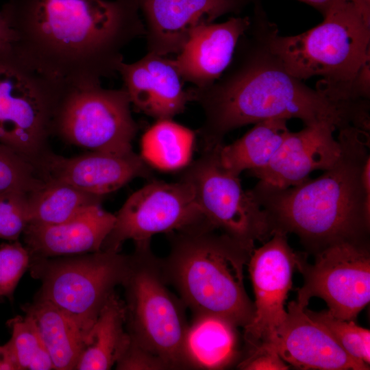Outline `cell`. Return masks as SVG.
<instances>
[{
	"instance_id": "6da1fadb",
	"label": "cell",
	"mask_w": 370,
	"mask_h": 370,
	"mask_svg": "<svg viewBox=\"0 0 370 370\" xmlns=\"http://www.w3.org/2000/svg\"><path fill=\"white\" fill-rule=\"evenodd\" d=\"M0 10L14 53L70 87L114 76L124 48L145 35L137 0H9Z\"/></svg>"
},
{
	"instance_id": "7a4b0ae2",
	"label": "cell",
	"mask_w": 370,
	"mask_h": 370,
	"mask_svg": "<svg viewBox=\"0 0 370 370\" xmlns=\"http://www.w3.org/2000/svg\"><path fill=\"white\" fill-rule=\"evenodd\" d=\"M271 23L261 7H255L227 71L209 86L188 88L190 101L204 112L198 130L203 149L222 144L233 130L273 118L298 119L306 126H350L345 106L330 102L285 69L269 45Z\"/></svg>"
},
{
	"instance_id": "3957f363",
	"label": "cell",
	"mask_w": 370,
	"mask_h": 370,
	"mask_svg": "<svg viewBox=\"0 0 370 370\" xmlns=\"http://www.w3.org/2000/svg\"><path fill=\"white\" fill-rule=\"evenodd\" d=\"M341 154L315 179L278 188L258 182L251 192L265 211L272 234H296L312 254L342 242H369L370 134L339 130Z\"/></svg>"
},
{
	"instance_id": "277c9868",
	"label": "cell",
	"mask_w": 370,
	"mask_h": 370,
	"mask_svg": "<svg viewBox=\"0 0 370 370\" xmlns=\"http://www.w3.org/2000/svg\"><path fill=\"white\" fill-rule=\"evenodd\" d=\"M169 234L170 251L160 258L167 285L193 315L221 316L244 328L255 314L244 285V268L255 247L210 225Z\"/></svg>"
},
{
	"instance_id": "5b68a950",
	"label": "cell",
	"mask_w": 370,
	"mask_h": 370,
	"mask_svg": "<svg viewBox=\"0 0 370 370\" xmlns=\"http://www.w3.org/2000/svg\"><path fill=\"white\" fill-rule=\"evenodd\" d=\"M316 27L295 36H280L272 23L271 51L285 69L299 80L322 76L323 82H351L370 58V20L351 2L339 1Z\"/></svg>"
},
{
	"instance_id": "8992f818",
	"label": "cell",
	"mask_w": 370,
	"mask_h": 370,
	"mask_svg": "<svg viewBox=\"0 0 370 370\" xmlns=\"http://www.w3.org/2000/svg\"><path fill=\"white\" fill-rule=\"evenodd\" d=\"M122 283L125 330L130 339L160 358L169 369H188L185 341L189 323L180 297L168 288L151 241L136 243Z\"/></svg>"
},
{
	"instance_id": "52a82bcc",
	"label": "cell",
	"mask_w": 370,
	"mask_h": 370,
	"mask_svg": "<svg viewBox=\"0 0 370 370\" xmlns=\"http://www.w3.org/2000/svg\"><path fill=\"white\" fill-rule=\"evenodd\" d=\"M71 87L25 63L10 43L0 45V143L36 166L48 152L60 103Z\"/></svg>"
},
{
	"instance_id": "ba28073f",
	"label": "cell",
	"mask_w": 370,
	"mask_h": 370,
	"mask_svg": "<svg viewBox=\"0 0 370 370\" xmlns=\"http://www.w3.org/2000/svg\"><path fill=\"white\" fill-rule=\"evenodd\" d=\"M130 260V255L109 250L30 259L31 275L41 282L36 298L66 314L86 340L103 306L124 281Z\"/></svg>"
},
{
	"instance_id": "9c48e42d",
	"label": "cell",
	"mask_w": 370,
	"mask_h": 370,
	"mask_svg": "<svg viewBox=\"0 0 370 370\" xmlns=\"http://www.w3.org/2000/svg\"><path fill=\"white\" fill-rule=\"evenodd\" d=\"M131 104L123 88L106 89L101 84L71 87L58 107L54 134L91 151L130 154L138 132Z\"/></svg>"
},
{
	"instance_id": "30bf717a",
	"label": "cell",
	"mask_w": 370,
	"mask_h": 370,
	"mask_svg": "<svg viewBox=\"0 0 370 370\" xmlns=\"http://www.w3.org/2000/svg\"><path fill=\"white\" fill-rule=\"evenodd\" d=\"M180 179L190 184L199 208L216 230L251 247L272 236L265 211L251 190L243 188L239 176L221 165L217 146L203 149Z\"/></svg>"
},
{
	"instance_id": "8fae6325",
	"label": "cell",
	"mask_w": 370,
	"mask_h": 370,
	"mask_svg": "<svg viewBox=\"0 0 370 370\" xmlns=\"http://www.w3.org/2000/svg\"><path fill=\"white\" fill-rule=\"evenodd\" d=\"M210 225L187 182L152 181L132 193L115 214L101 250L120 251L123 243L151 241L157 234Z\"/></svg>"
},
{
	"instance_id": "7c38bea8",
	"label": "cell",
	"mask_w": 370,
	"mask_h": 370,
	"mask_svg": "<svg viewBox=\"0 0 370 370\" xmlns=\"http://www.w3.org/2000/svg\"><path fill=\"white\" fill-rule=\"evenodd\" d=\"M309 264L304 258L297 269L304 285L296 302L306 308L312 297L323 299L335 317L355 321L370 301L369 242H342L314 254Z\"/></svg>"
},
{
	"instance_id": "4fadbf2b",
	"label": "cell",
	"mask_w": 370,
	"mask_h": 370,
	"mask_svg": "<svg viewBox=\"0 0 370 370\" xmlns=\"http://www.w3.org/2000/svg\"><path fill=\"white\" fill-rule=\"evenodd\" d=\"M286 236L274 233L261 247L254 249L249 260L255 314L243 328L245 347L272 341L286 319L284 306L293 273L305 257L291 247Z\"/></svg>"
},
{
	"instance_id": "5bb4252c",
	"label": "cell",
	"mask_w": 370,
	"mask_h": 370,
	"mask_svg": "<svg viewBox=\"0 0 370 370\" xmlns=\"http://www.w3.org/2000/svg\"><path fill=\"white\" fill-rule=\"evenodd\" d=\"M336 127L323 122L291 132L284 138L271 160L248 173L265 185L287 188L310 179L311 173L325 171L335 164L341 145L333 133Z\"/></svg>"
},
{
	"instance_id": "9a60e30c",
	"label": "cell",
	"mask_w": 370,
	"mask_h": 370,
	"mask_svg": "<svg viewBox=\"0 0 370 370\" xmlns=\"http://www.w3.org/2000/svg\"><path fill=\"white\" fill-rule=\"evenodd\" d=\"M36 169L42 180L69 184L84 192L102 196L137 177H149L150 165L134 151L116 155L92 151L66 158L46 153Z\"/></svg>"
},
{
	"instance_id": "2e32d148",
	"label": "cell",
	"mask_w": 370,
	"mask_h": 370,
	"mask_svg": "<svg viewBox=\"0 0 370 370\" xmlns=\"http://www.w3.org/2000/svg\"><path fill=\"white\" fill-rule=\"evenodd\" d=\"M145 20L147 51L161 56L179 53L191 32L230 12L247 0H137Z\"/></svg>"
},
{
	"instance_id": "e0dca14e",
	"label": "cell",
	"mask_w": 370,
	"mask_h": 370,
	"mask_svg": "<svg viewBox=\"0 0 370 370\" xmlns=\"http://www.w3.org/2000/svg\"><path fill=\"white\" fill-rule=\"evenodd\" d=\"M295 301L271 341L280 357L300 369L367 370L369 365L349 356Z\"/></svg>"
},
{
	"instance_id": "ac0fdd59",
	"label": "cell",
	"mask_w": 370,
	"mask_h": 370,
	"mask_svg": "<svg viewBox=\"0 0 370 370\" xmlns=\"http://www.w3.org/2000/svg\"><path fill=\"white\" fill-rule=\"evenodd\" d=\"M118 73L131 103L156 120L172 119L190 101L174 59L148 52L133 63L123 62Z\"/></svg>"
},
{
	"instance_id": "d6986e66",
	"label": "cell",
	"mask_w": 370,
	"mask_h": 370,
	"mask_svg": "<svg viewBox=\"0 0 370 370\" xmlns=\"http://www.w3.org/2000/svg\"><path fill=\"white\" fill-rule=\"evenodd\" d=\"M250 23L249 17L238 16L195 27L174 59L184 81L197 88L215 82L231 63L238 40Z\"/></svg>"
},
{
	"instance_id": "ffe728a7",
	"label": "cell",
	"mask_w": 370,
	"mask_h": 370,
	"mask_svg": "<svg viewBox=\"0 0 370 370\" xmlns=\"http://www.w3.org/2000/svg\"><path fill=\"white\" fill-rule=\"evenodd\" d=\"M115 214L92 205L58 224H28L23 235L30 259L79 255L101 250Z\"/></svg>"
},
{
	"instance_id": "44dd1931",
	"label": "cell",
	"mask_w": 370,
	"mask_h": 370,
	"mask_svg": "<svg viewBox=\"0 0 370 370\" xmlns=\"http://www.w3.org/2000/svg\"><path fill=\"white\" fill-rule=\"evenodd\" d=\"M238 327L215 314L193 315L186 341L188 369H223L243 356Z\"/></svg>"
},
{
	"instance_id": "7402d4cb",
	"label": "cell",
	"mask_w": 370,
	"mask_h": 370,
	"mask_svg": "<svg viewBox=\"0 0 370 370\" xmlns=\"http://www.w3.org/2000/svg\"><path fill=\"white\" fill-rule=\"evenodd\" d=\"M130 341L125 330L124 301L114 292L92 326L75 369H110L116 365Z\"/></svg>"
},
{
	"instance_id": "603a6c76",
	"label": "cell",
	"mask_w": 370,
	"mask_h": 370,
	"mask_svg": "<svg viewBox=\"0 0 370 370\" xmlns=\"http://www.w3.org/2000/svg\"><path fill=\"white\" fill-rule=\"evenodd\" d=\"M23 309L33 317L54 369H75L85 339L75 321L53 305L38 298Z\"/></svg>"
},
{
	"instance_id": "cb8c5ba5",
	"label": "cell",
	"mask_w": 370,
	"mask_h": 370,
	"mask_svg": "<svg viewBox=\"0 0 370 370\" xmlns=\"http://www.w3.org/2000/svg\"><path fill=\"white\" fill-rule=\"evenodd\" d=\"M287 121L273 118L258 122L232 143L217 146L221 165L238 176L265 166L290 132Z\"/></svg>"
},
{
	"instance_id": "d4e9b609",
	"label": "cell",
	"mask_w": 370,
	"mask_h": 370,
	"mask_svg": "<svg viewBox=\"0 0 370 370\" xmlns=\"http://www.w3.org/2000/svg\"><path fill=\"white\" fill-rule=\"evenodd\" d=\"M195 138L193 131L172 119H160L143 134L141 156L162 171L185 168L191 161Z\"/></svg>"
},
{
	"instance_id": "484cf974",
	"label": "cell",
	"mask_w": 370,
	"mask_h": 370,
	"mask_svg": "<svg viewBox=\"0 0 370 370\" xmlns=\"http://www.w3.org/2000/svg\"><path fill=\"white\" fill-rule=\"evenodd\" d=\"M102 199L63 182L44 180L39 188L29 193V223H62L89 206L101 204Z\"/></svg>"
},
{
	"instance_id": "4316f807",
	"label": "cell",
	"mask_w": 370,
	"mask_h": 370,
	"mask_svg": "<svg viewBox=\"0 0 370 370\" xmlns=\"http://www.w3.org/2000/svg\"><path fill=\"white\" fill-rule=\"evenodd\" d=\"M306 314L322 325L352 357L370 364V331L355 323L334 317L328 310L314 312L306 308Z\"/></svg>"
},
{
	"instance_id": "83f0119b",
	"label": "cell",
	"mask_w": 370,
	"mask_h": 370,
	"mask_svg": "<svg viewBox=\"0 0 370 370\" xmlns=\"http://www.w3.org/2000/svg\"><path fill=\"white\" fill-rule=\"evenodd\" d=\"M43 183L32 163L0 143V193L11 190L30 193Z\"/></svg>"
},
{
	"instance_id": "f1b7e54d",
	"label": "cell",
	"mask_w": 370,
	"mask_h": 370,
	"mask_svg": "<svg viewBox=\"0 0 370 370\" xmlns=\"http://www.w3.org/2000/svg\"><path fill=\"white\" fill-rule=\"evenodd\" d=\"M29 193L11 190L0 193V238L17 241L29 223Z\"/></svg>"
},
{
	"instance_id": "f546056e",
	"label": "cell",
	"mask_w": 370,
	"mask_h": 370,
	"mask_svg": "<svg viewBox=\"0 0 370 370\" xmlns=\"http://www.w3.org/2000/svg\"><path fill=\"white\" fill-rule=\"evenodd\" d=\"M30 256L17 241L0 246V297H10L29 268Z\"/></svg>"
},
{
	"instance_id": "4dcf8cb0",
	"label": "cell",
	"mask_w": 370,
	"mask_h": 370,
	"mask_svg": "<svg viewBox=\"0 0 370 370\" xmlns=\"http://www.w3.org/2000/svg\"><path fill=\"white\" fill-rule=\"evenodd\" d=\"M12 330L10 342L16 356L20 369H27L30 360L41 341L33 317L26 314L8 321Z\"/></svg>"
},
{
	"instance_id": "1f68e13d",
	"label": "cell",
	"mask_w": 370,
	"mask_h": 370,
	"mask_svg": "<svg viewBox=\"0 0 370 370\" xmlns=\"http://www.w3.org/2000/svg\"><path fill=\"white\" fill-rule=\"evenodd\" d=\"M243 356L236 367L244 370H286L290 368L270 342H262L251 347H245Z\"/></svg>"
},
{
	"instance_id": "d6a6232c",
	"label": "cell",
	"mask_w": 370,
	"mask_h": 370,
	"mask_svg": "<svg viewBox=\"0 0 370 370\" xmlns=\"http://www.w3.org/2000/svg\"><path fill=\"white\" fill-rule=\"evenodd\" d=\"M115 366L116 369L119 370L169 369L167 365L160 358L133 342L131 339Z\"/></svg>"
},
{
	"instance_id": "836d02e7",
	"label": "cell",
	"mask_w": 370,
	"mask_h": 370,
	"mask_svg": "<svg viewBox=\"0 0 370 370\" xmlns=\"http://www.w3.org/2000/svg\"><path fill=\"white\" fill-rule=\"evenodd\" d=\"M29 370L54 369L53 362L46 346L42 341L39 343L28 366Z\"/></svg>"
},
{
	"instance_id": "e575fe53",
	"label": "cell",
	"mask_w": 370,
	"mask_h": 370,
	"mask_svg": "<svg viewBox=\"0 0 370 370\" xmlns=\"http://www.w3.org/2000/svg\"><path fill=\"white\" fill-rule=\"evenodd\" d=\"M0 370H21L10 341L0 345Z\"/></svg>"
},
{
	"instance_id": "d590c367",
	"label": "cell",
	"mask_w": 370,
	"mask_h": 370,
	"mask_svg": "<svg viewBox=\"0 0 370 370\" xmlns=\"http://www.w3.org/2000/svg\"><path fill=\"white\" fill-rule=\"evenodd\" d=\"M14 39V32L0 10V45L11 43Z\"/></svg>"
},
{
	"instance_id": "8d00e7d4",
	"label": "cell",
	"mask_w": 370,
	"mask_h": 370,
	"mask_svg": "<svg viewBox=\"0 0 370 370\" xmlns=\"http://www.w3.org/2000/svg\"><path fill=\"white\" fill-rule=\"evenodd\" d=\"M352 3L368 20H370V0H346Z\"/></svg>"
}]
</instances>
